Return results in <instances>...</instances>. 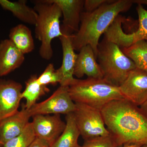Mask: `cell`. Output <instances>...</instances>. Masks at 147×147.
<instances>
[{
  "instance_id": "6da1fadb",
  "label": "cell",
  "mask_w": 147,
  "mask_h": 147,
  "mask_svg": "<svg viewBox=\"0 0 147 147\" xmlns=\"http://www.w3.org/2000/svg\"><path fill=\"white\" fill-rule=\"evenodd\" d=\"M105 126L118 147L147 145V115L125 99L114 100L101 110Z\"/></svg>"
},
{
  "instance_id": "7a4b0ae2",
  "label": "cell",
  "mask_w": 147,
  "mask_h": 147,
  "mask_svg": "<svg viewBox=\"0 0 147 147\" xmlns=\"http://www.w3.org/2000/svg\"><path fill=\"white\" fill-rule=\"evenodd\" d=\"M133 4L132 0H113L92 12H82L79 30L72 35L74 50L79 51L84 46L90 45L96 57L101 36L120 13L128 11Z\"/></svg>"
},
{
  "instance_id": "3957f363",
  "label": "cell",
  "mask_w": 147,
  "mask_h": 147,
  "mask_svg": "<svg viewBox=\"0 0 147 147\" xmlns=\"http://www.w3.org/2000/svg\"><path fill=\"white\" fill-rule=\"evenodd\" d=\"M69 92L75 103H83L100 110L112 101L124 99L119 87L103 78L76 79L69 87Z\"/></svg>"
},
{
  "instance_id": "277c9868",
  "label": "cell",
  "mask_w": 147,
  "mask_h": 147,
  "mask_svg": "<svg viewBox=\"0 0 147 147\" xmlns=\"http://www.w3.org/2000/svg\"><path fill=\"white\" fill-rule=\"evenodd\" d=\"M34 9L37 13L35 25V35L40 42V56L43 59L49 60L53 57L52 42L63 34L61 30L60 8L49 0H39L34 2Z\"/></svg>"
},
{
  "instance_id": "5b68a950",
  "label": "cell",
  "mask_w": 147,
  "mask_h": 147,
  "mask_svg": "<svg viewBox=\"0 0 147 147\" xmlns=\"http://www.w3.org/2000/svg\"><path fill=\"white\" fill-rule=\"evenodd\" d=\"M96 58L103 79L118 87L136 68L134 62L125 55L120 47L104 38L98 46Z\"/></svg>"
},
{
  "instance_id": "8992f818",
  "label": "cell",
  "mask_w": 147,
  "mask_h": 147,
  "mask_svg": "<svg viewBox=\"0 0 147 147\" xmlns=\"http://www.w3.org/2000/svg\"><path fill=\"white\" fill-rule=\"evenodd\" d=\"M75 103L74 115L80 135L84 140L110 135L101 110L83 103Z\"/></svg>"
},
{
  "instance_id": "52a82bcc",
  "label": "cell",
  "mask_w": 147,
  "mask_h": 147,
  "mask_svg": "<svg viewBox=\"0 0 147 147\" xmlns=\"http://www.w3.org/2000/svg\"><path fill=\"white\" fill-rule=\"evenodd\" d=\"M76 103L71 99L69 87L60 86L50 97L36 103L29 109L32 117L36 115H60L73 113Z\"/></svg>"
},
{
  "instance_id": "ba28073f",
  "label": "cell",
  "mask_w": 147,
  "mask_h": 147,
  "mask_svg": "<svg viewBox=\"0 0 147 147\" xmlns=\"http://www.w3.org/2000/svg\"><path fill=\"white\" fill-rule=\"evenodd\" d=\"M119 88L124 99L140 107L147 100V72L136 67Z\"/></svg>"
},
{
  "instance_id": "9c48e42d",
  "label": "cell",
  "mask_w": 147,
  "mask_h": 147,
  "mask_svg": "<svg viewBox=\"0 0 147 147\" xmlns=\"http://www.w3.org/2000/svg\"><path fill=\"white\" fill-rule=\"evenodd\" d=\"M32 122L36 137L44 140L50 146L53 144L63 132L66 123L60 115H36Z\"/></svg>"
},
{
  "instance_id": "30bf717a",
  "label": "cell",
  "mask_w": 147,
  "mask_h": 147,
  "mask_svg": "<svg viewBox=\"0 0 147 147\" xmlns=\"http://www.w3.org/2000/svg\"><path fill=\"white\" fill-rule=\"evenodd\" d=\"M22 90L20 83L0 79V122L18 111L22 99Z\"/></svg>"
},
{
  "instance_id": "8fae6325",
  "label": "cell",
  "mask_w": 147,
  "mask_h": 147,
  "mask_svg": "<svg viewBox=\"0 0 147 147\" xmlns=\"http://www.w3.org/2000/svg\"><path fill=\"white\" fill-rule=\"evenodd\" d=\"M60 8L63 16L62 33L74 34L79 30L84 0H49Z\"/></svg>"
},
{
  "instance_id": "7c38bea8",
  "label": "cell",
  "mask_w": 147,
  "mask_h": 147,
  "mask_svg": "<svg viewBox=\"0 0 147 147\" xmlns=\"http://www.w3.org/2000/svg\"><path fill=\"white\" fill-rule=\"evenodd\" d=\"M29 110L23 104L20 110L0 122V146L21 134L31 117Z\"/></svg>"
},
{
  "instance_id": "4fadbf2b",
  "label": "cell",
  "mask_w": 147,
  "mask_h": 147,
  "mask_svg": "<svg viewBox=\"0 0 147 147\" xmlns=\"http://www.w3.org/2000/svg\"><path fill=\"white\" fill-rule=\"evenodd\" d=\"M94 51L91 46L82 47L77 54L74 75L79 78L86 75L89 78L102 79L103 76Z\"/></svg>"
},
{
  "instance_id": "5bb4252c",
  "label": "cell",
  "mask_w": 147,
  "mask_h": 147,
  "mask_svg": "<svg viewBox=\"0 0 147 147\" xmlns=\"http://www.w3.org/2000/svg\"><path fill=\"white\" fill-rule=\"evenodd\" d=\"M59 38L63 52L62 63L60 67L62 74L60 86L69 87L76 79L74 77L77 54L72 45V35L62 33Z\"/></svg>"
},
{
  "instance_id": "9a60e30c",
  "label": "cell",
  "mask_w": 147,
  "mask_h": 147,
  "mask_svg": "<svg viewBox=\"0 0 147 147\" xmlns=\"http://www.w3.org/2000/svg\"><path fill=\"white\" fill-rule=\"evenodd\" d=\"M25 60L24 55L9 39L0 42V77L19 68Z\"/></svg>"
},
{
  "instance_id": "2e32d148",
  "label": "cell",
  "mask_w": 147,
  "mask_h": 147,
  "mask_svg": "<svg viewBox=\"0 0 147 147\" xmlns=\"http://www.w3.org/2000/svg\"><path fill=\"white\" fill-rule=\"evenodd\" d=\"M125 19L119 15L104 34V38L115 43L121 49L127 48L135 43L134 32L126 34L123 30L122 24Z\"/></svg>"
},
{
  "instance_id": "e0dca14e",
  "label": "cell",
  "mask_w": 147,
  "mask_h": 147,
  "mask_svg": "<svg viewBox=\"0 0 147 147\" xmlns=\"http://www.w3.org/2000/svg\"><path fill=\"white\" fill-rule=\"evenodd\" d=\"M26 0H19L12 2L8 0H0V6L5 10L9 11L20 21L35 26L37 13L34 9L27 4Z\"/></svg>"
},
{
  "instance_id": "ac0fdd59",
  "label": "cell",
  "mask_w": 147,
  "mask_h": 147,
  "mask_svg": "<svg viewBox=\"0 0 147 147\" xmlns=\"http://www.w3.org/2000/svg\"><path fill=\"white\" fill-rule=\"evenodd\" d=\"M9 39L24 55L31 53L34 50V40L28 27L18 24L11 29Z\"/></svg>"
},
{
  "instance_id": "d6986e66",
  "label": "cell",
  "mask_w": 147,
  "mask_h": 147,
  "mask_svg": "<svg viewBox=\"0 0 147 147\" xmlns=\"http://www.w3.org/2000/svg\"><path fill=\"white\" fill-rule=\"evenodd\" d=\"M65 120L66 126L63 132L50 147H76L79 145L80 133L73 113L66 115Z\"/></svg>"
},
{
  "instance_id": "ffe728a7",
  "label": "cell",
  "mask_w": 147,
  "mask_h": 147,
  "mask_svg": "<svg viewBox=\"0 0 147 147\" xmlns=\"http://www.w3.org/2000/svg\"><path fill=\"white\" fill-rule=\"evenodd\" d=\"M37 77L36 74L32 75L26 82L25 90L22 93V98L26 100L25 107L28 110L36 103L40 98L50 91L47 86L38 83L37 80Z\"/></svg>"
},
{
  "instance_id": "44dd1931",
  "label": "cell",
  "mask_w": 147,
  "mask_h": 147,
  "mask_svg": "<svg viewBox=\"0 0 147 147\" xmlns=\"http://www.w3.org/2000/svg\"><path fill=\"white\" fill-rule=\"evenodd\" d=\"M125 55L134 62L136 67L147 72V42L139 40L127 48L121 49Z\"/></svg>"
},
{
  "instance_id": "7402d4cb",
  "label": "cell",
  "mask_w": 147,
  "mask_h": 147,
  "mask_svg": "<svg viewBox=\"0 0 147 147\" xmlns=\"http://www.w3.org/2000/svg\"><path fill=\"white\" fill-rule=\"evenodd\" d=\"M36 138L31 122L18 136L6 142L3 147H28Z\"/></svg>"
},
{
  "instance_id": "603a6c76",
  "label": "cell",
  "mask_w": 147,
  "mask_h": 147,
  "mask_svg": "<svg viewBox=\"0 0 147 147\" xmlns=\"http://www.w3.org/2000/svg\"><path fill=\"white\" fill-rule=\"evenodd\" d=\"M62 79V74L60 68L55 69L54 64L50 63L47 65L41 74L37 77L38 82L43 86L49 85L55 86L60 84Z\"/></svg>"
},
{
  "instance_id": "cb8c5ba5",
  "label": "cell",
  "mask_w": 147,
  "mask_h": 147,
  "mask_svg": "<svg viewBox=\"0 0 147 147\" xmlns=\"http://www.w3.org/2000/svg\"><path fill=\"white\" fill-rule=\"evenodd\" d=\"M138 18V28L134 32L135 42L139 40L147 42V10L143 5H138L136 7Z\"/></svg>"
},
{
  "instance_id": "d4e9b609",
  "label": "cell",
  "mask_w": 147,
  "mask_h": 147,
  "mask_svg": "<svg viewBox=\"0 0 147 147\" xmlns=\"http://www.w3.org/2000/svg\"><path fill=\"white\" fill-rule=\"evenodd\" d=\"M82 147H119L111 135L85 140Z\"/></svg>"
},
{
  "instance_id": "484cf974",
  "label": "cell",
  "mask_w": 147,
  "mask_h": 147,
  "mask_svg": "<svg viewBox=\"0 0 147 147\" xmlns=\"http://www.w3.org/2000/svg\"><path fill=\"white\" fill-rule=\"evenodd\" d=\"M113 1V0H85L84 8L86 12H92L103 5L111 2Z\"/></svg>"
},
{
  "instance_id": "4316f807",
  "label": "cell",
  "mask_w": 147,
  "mask_h": 147,
  "mask_svg": "<svg viewBox=\"0 0 147 147\" xmlns=\"http://www.w3.org/2000/svg\"><path fill=\"white\" fill-rule=\"evenodd\" d=\"M50 145L42 139L36 137L28 147H50Z\"/></svg>"
},
{
  "instance_id": "83f0119b",
  "label": "cell",
  "mask_w": 147,
  "mask_h": 147,
  "mask_svg": "<svg viewBox=\"0 0 147 147\" xmlns=\"http://www.w3.org/2000/svg\"><path fill=\"white\" fill-rule=\"evenodd\" d=\"M133 3L140 5H147V0H132Z\"/></svg>"
},
{
  "instance_id": "f1b7e54d",
  "label": "cell",
  "mask_w": 147,
  "mask_h": 147,
  "mask_svg": "<svg viewBox=\"0 0 147 147\" xmlns=\"http://www.w3.org/2000/svg\"><path fill=\"white\" fill-rule=\"evenodd\" d=\"M140 108L147 115V100L143 105L140 106Z\"/></svg>"
},
{
  "instance_id": "f546056e",
  "label": "cell",
  "mask_w": 147,
  "mask_h": 147,
  "mask_svg": "<svg viewBox=\"0 0 147 147\" xmlns=\"http://www.w3.org/2000/svg\"><path fill=\"white\" fill-rule=\"evenodd\" d=\"M142 145L135 144H125L123 145L120 147H141Z\"/></svg>"
},
{
  "instance_id": "4dcf8cb0",
  "label": "cell",
  "mask_w": 147,
  "mask_h": 147,
  "mask_svg": "<svg viewBox=\"0 0 147 147\" xmlns=\"http://www.w3.org/2000/svg\"><path fill=\"white\" fill-rule=\"evenodd\" d=\"M141 147H147V145H144L142 146Z\"/></svg>"
},
{
  "instance_id": "1f68e13d",
  "label": "cell",
  "mask_w": 147,
  "mask_h": 147,
  "mask_svg": "<svg viewBox=\"0 0 147 147\" xmlns=\"http://www.w3.org/2000/svg\"><path fill=\"white\" fill-rule=\"evenodd\" d=\"M76 147H82V146H79V145L78 146H76Z\"/></svg>"
}]
</instances>
